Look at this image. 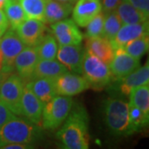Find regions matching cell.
I'll return each instance as SVG.
<instances>
[{"label":"cell","mask_w":149,"mask_h":149,"mask_svg":"<svg viewBox=\"0 0 149 149\" xmlns=\"http://www.w3.org/2000/svg\"><path fill=\"white\" fill-rule=\"evenodd\" d=\"M47 1V0H19L27 18L37 19L43 22Z\"/></svg>","instance_id":"obj_27"},{"label":"cell","mask_w":149,"mask_h":149,"mask_svg":"<svg viewBox=\"0 0 149 149\" xmlns=\"http://www.w3.org/2000/svg\"><path fill=\"white\" fill-rule=\"evenodd\" d=\"M53 37L60 46L78 45L83 40V35L76 23L71 19L65 18L54 22L51 26Z\"/></svg>","instance_id":"obj_8"},{"label":"cell","mask_w":149,"mask_h":149,"mask_svg":"<svg viewBox=\"0 0 149 149\" xmlns=\"http://www.w3.org/2000/svg\"><path fill=\"white\" fill-rule=\"evenodd\" d=\"M8 26H9V23L5 15V13L2 8H0V29L3 31H7Z\"/></svg>","instance_id":"obj_35"},{"label":"cell","mask_w":149,"mask_h":149,"mask_svg":"<svg viewBox=\"0 0 149 149\" xmlns=\"http://www.w3.org/2000/svg\"><path fill=\"white\" fill-rule=\"evenodd\" d=\"M123 50L136 59H140L148 52L149 48L148 35L136 38L123 46Z\"/></svg>","instance_id":"obj_28"},{"label":"cell","mask_w":149,"mask_h":149,"mask_svg":"<svg viewBox=\"0 0 149 149\" xmlns=\"http://www.w3.org/2000/svg\"><path fill=\"white\" fill-rule=\"evenodd\" d=\"M118 83V89L123 95L128 96L131 91L144 85H148L149 83V65L148 61L142 67H138L133 72L123 78L122 80L117 81Z\"/></svg>","instance_id":"obj_17"},{"label":"cell","mask_w":149,"mask_h":149,"mask_svg":"<svg viewBox=\"0 0 149 149\" xmlns=\"http://www.w3.org/2000/svg\"><path fill=\"white\" fill-rule=\"evenodd\" d=\"M38 61L35 47H26L15 59L14 70L25 84L33 79Z\"/></svg>","instance_id":"obj_12"},{"label":"cell","mask_w":149,"mask_h":149,"mask_svg":"<svg viewBox=\"0 0 149 149\" xmlns=\"http://www.w3.org/2000/svg\"><path fill=\"white\" fill-rule=\"evenodd\" d=\"M95 91H102L111 84L113 75L109 65L85 51L82 64V73Z\"/></svg>","instance_id":"obj_4"},{"label":"cell","mask_w":149,"mask_h":149,"mask_svg":"<svg viewBox=\"0 0 149 149\" xmlns=\"http://www.w3.org/2000/svg\"><path fill=\"white\" fill-rule=\"evenodd\" d=\"M139 65L140 60L130 56L123 47L118 48L114 51L113 57L109 64L113 75V80H121L139 67Z\"/></svg>","instance_id":"obj_9"},{"label":"cell","mask_w":149,"mask_h":149,"mask_svg":"<svg viewBox=\"0 0 149 149\" xmlns=\"http://www.w3.org/2000/svg\"><path fill=\"white\" fill-rule=\"evenodd\" d=\"M130 104L139 108L146 116L149 117V85H144L133 89L129 94Z\"/></svg>","instance_id":"obj_25"},{"label":"cell","mask_w":149,"mask_h":149,"mask_svg":"<svg viewBox=\"0 0 149 149\" xmlns=\"http://www.w3.org/2000/svg\"><path fill=\"white\" fill-rule=\"evenodd\" d=\"M26 47L15 30H7L0 39V51L3 56L2 71L12 74L14 70V61L17 55Z\"/></svg>","instance_id":"obj_7"},{"label":"cell","mask_w":149,"mask_h":149,"mask_svg":"<svg viewBox=\"0 0 149 149\" xmlns=\"http://www.w3.org/2000/svg\"><path fill=\"white\" fill-rule=\"evenodd\" d=\"M85 49L78 45H64L58 47L56 59L66 69L74 74L82 73V64Z\"/></svg>","instance_id":"obj_11"},{"label":"cell","mask_w":149,"mask_h":149,"mask_svg":"<svg viewBox=\"0 0 149 149\" xmlns=\"http://www.w3.org/2000/svg\"><path fill=\"white\" fill-rule=\"evenodd\" d=\"M33 145L29 144H22V143H10L3 146L2 148L3 149H29L32 148Z\"/></svg>","instance_id":"obj_34"},{"label":"cell","mask_w":149,"mask_h":149,"mask_svg":"<svg viewBox=\"0 0 149 149\" xmlns=\"http://www.w3.org/2000/svg\"><path fill=\"white\" fill-rule=\"evenodd\" d=\"M26 47H36L46 35L45 23L37 19L26 18L15 30Z\"/></svg>","instance_id":"obj_13"},{"label":"cell","mask_w":149,"mask_h":149,"mask_svg":"<svg viewBox=\"0 0 149 149\" xmlns=\"http://www.w3.org/2000/svg\"><path fill=\"white\" fill-rule=\"evenodd\" d=\"M56 95L73 96L79 95L90 88V85L84 76L66 72L54 79Z\"/></svg>","instance_id":"obj_10"},{"label":"cell","mask_w":149,"mask_h":149,"mask_svg":"<svg viewBox=\"0 0 149 149\" xmlns=\"http://www.w3.org/2000/svg\"><path fill=\"white\" fill-rule=\"evenodd\" d=\"M134 8L141 11L144 15L149 16V0H125Z\"/></svg>","instance_id":"obj_32"},{"label":"cell","mask_w":149,"mask_h":149,"mask_svg":"<svg viewBox=\"0 0 149 149\" xmlns=\"http://www.w3.org/2000/svg\"><path fill=\"white\" fill-rule=\"evenodd\" d=\"M115 11L122 22L123 25L140 23L148 21V17L125 0H122Z\"/></svg>","instance_id":"obj_22"},{"label":"cell","mask_w":149,"mask_h":149,"mask_svg":"<svg viewBox=\"0 0 149 149\" xmlns=\"http://www.w3.org/2000/svg\"><path fill=\"white\" fill-rule=\"evenodd\" d=\"M3 8L11 29L16 30L17 27L27 18L19 0H6Z\"/></svg>","instance_id":"obj_23"},{"label":"cell","mask_w":149,"mask_h":149,"mask_svg":"<svg viewBox=\"0 0 149 149\" xmlns=\"http://www.w3.org/2000/svg\"><path fill=\"white\" fill-rule=\"evenodd\" d=\"M69 72L64 65L59 61L53 60H39L37 62L33 79L39 77H47L51 79H56L61 74ZM32 79V80H33Z\"/></svg>","instance_id":"obj_21"},{"label":"cell","mask_w":149,"mask_h":149,"mask_svg":"<svg viewBox=\"0 0 149 149\" xmlns=\"http://www.w3.org/2000/svg\"><path fill=\"white\" fill-rule=\"evenodd\" d=\"M13 112L9 109V108L5 104V103L0 100V128H2L6 123L16 117Z\"/></svg>","instance_id":"obj_31"},{"label":"cell","mask_w":149,"mask_h":149,"mask_svg":"<svg viewBox=\"0 0 149 149\" xmlns=\"http://www.w3.org/2000/svg\"><path fill=\"white\" fill-rule=\"evenodd\" d=\"M148 21L134 23V24H124L122 25L113 39L109 41L113 50L123 47L125 44L133 41L136 38L148 35Z\"/></svg>","instance_id":"obj_16"},{"label":"cell","mask_w":149,"mask_h":149,"mask_svg":"<svg viewBox=\"0 0 149 149\" xmlns=\"http://www.w3.org/2000/svg\"><path fill=\"white\" fill-rule=\"evenodd\" d=\"M11 74H8V73H6V72H3V71H0V90H1V86H2V84L3 83V81L5 80V79Z\"/></svg>","instance_id":"obj_36"},{"label":"cell","mask_w":149,"mask_h":149,"mask_svg":"<svg viewBox=\"0 0 149 149\" xmlns=\"http://www.w3.org/2000/svg\"><path fill=\"white\" fill-rule=\"evenodd\" d=\"M35 48L39 60H53L56 58L58 43L52 34H46Z\"/></svg>","instance_id":"obj_24"},{"label":"cell","mask_w":149,"mask_h":149,"mask_svg":"<svg viewBox=\"0 0 149 149\" xmlns=\"http://www.w3.org/2000/svg\"><path fill=\"white\" fill-rule=\"evenodd\" d=\"M104 122L110 133L116 136L128 135V104L118 97H109L103 104Z\"/></svg>","instance_id":"obj_3"},{"label":"cell","mask_w":149,"mask_h":149,"mask_svg":"<svg viewBox=\"0 0 149 149\" xmlns=\"http://www.w3.org/2000/svg\"><path fill=\"white\" fill-rule=\"evenodd\" d=\"M56 1H58L61 3H70V4H74L76 3L77 0H56Z\"/></svg>","instance_id":"obj_37"},{"label":"cell","mask_w":149,"mask_h":149,"mask_svg":"<svg viewBox=\"0 0 149 149\" xmlns=\"http://www.w3.org/2000/svg\"><path fill=\"white\" fill-rule=\"evenodd\" d=\"M72 4L61 3L56 0H47L45 7L44 22L52 24L54 22L63 20L72 13Z\"/></svg>","instance_id":"obj_20"},{"label":"cell","mask_w":149,"mask_h":149,"mask_svg":"<svg viewBox=\"0 0 149 149\" xmlns=\"http://www.w3.org/2000/svg\"><path fill=\"white\" fill-rule=\"evenodd\" d=\"M3 56L2 52L0 51V71L3 69Z\"/></svg>","instance_id":"obj_38"},{"label":"cell","mask_w":149,"mask_h":149,"mask_svg":"<svg viewBox=\"0 0 149 149\" xmlns=\"http://www.w3.org/2000/svg\"><path fill=\"white\" fill-rule=\"evenodd\" d=\"M25 83L17 74H9L0 90V100L5 103L15 115L22 116L21 100Z\"/></svg>","instance_id":"obj_6"},{"label":"cell","mask_w":149,"mask_h":149,"mask_svg":"<svg viewBox=\"0 0 149 149\" xmlns=\"http://www.w3.org/2000/svg\"><path fill=\"white\" fill-rule=\"evenodd\" d=\"M73 108L70 96L56 95L43 106L42 124L45 129L55 130L58 128L69 115Z\"/></svg>","instance_id":"obj_5"},{"label":"cell","mask_w":149,"mask_h":149,"mask_svg":"<svg viewBox=\"0 0 149 149\" xmlns=\"http://www.w3.org/2000/svg\"><path fill=\"white\" fill-rule=\"evenodd\" d=\"M101 11L102 3L100 0H77L72 9L73 21L76 25L85 27Z\"/></svg>","instance_id":"obj_15"},{"label":"cell","mask_w":149,"mask_h":149,"mask_svg":"<svg viewBox=\"0 0 149 149\" xmlns=\"http://www.w3.org/2000/svg\"><path fill=\"white\" fill-rule=\"evenodd\" d=\"M121 2H122V0H103V2H102V9H104V13L115 10L118 5Z\"/></svg>","instance_id":"obj_33"},{"label":"cell","mask_w":149,"mask_h":149,"mask_svg":"<svg viewBox=\"0 0 149 149\" xmlns=\"http://www.w3.org/2000/svg\"><path fill=\"white\" fill-rule=\"evenodd\" d=\"M43 106L44 104L25 84L21 100L22 116L39 125L42 123Z\"/></svg>","instance_id":"obj_14"},{"label":"cell","mask_w":149,"mask_h":149,"mask_svg":"<svg viewBox=\"0 0 149 149\" xmlns=\"http://www.w3.org/2000/svg\"><path fill=\"white\" fill-rule=\"evenodd\" d=\"M42 136V129L39 125L16 116L0 128V148L10 143L33 145Z\"/></svg>","instance_id":"obj_2"},{"label":"cell","mask_w":149,"mask_h":149,"mask_svg":"<svg viewBox=\"0 0 149 149\" xmlns=\"http://www.w3.org/2000/svg\"><path fill=\"white\" fill-rule=\"evenodd\" d=\"M122 22L117 14L116 11L113 10L105 13L104 29L101 37L111 41L115 37L120 27H122Z\"/></svg>","instance_id":"obj_29"},{"label":"cell","mask_w":149,"mask_h":149,"mask_svg":"<svg viewBox=\"0 0 149 149\" xmlns=\"http://www.w3.org/2000/svg\"><path fill=\"white\" fill-rule=\"evenodd\" d=\"M6 0H0V8H3V5H4V3H5Z\"/></svg>","instance_id":"obj_39"},{"label":"cell","mask_w":149,"mask_h":149,"mask_svg":"<svg viewBox=\"0 0 149 149\" xmlns=\"http://www.w3.org/2000/svg\"><path fill=\"white\" fill-rule=\"evenodd\" d=\"M128 135L140 132L148 124L149 117L146 116L139 108L128 104Z\"/></svg>","instance_id":"obj_26"},{"label":"cell","mask_w":149,"mask_h":149,"mask_svg":"<svg viewBox=\"0 0 149 149\" xmlns=\"http://www.w3.org/2000/svg\"><path fill=\"white\" fill-rule=\"evenodd\" d=\"M5 32H6V31H3V30L0 29V39H1V37H2V36L3 35V33H4Z\"/></svg>","instance_id":"obj_40"},{"label":"cell","mask_w":149,"mask_h":149,"mask_svg":"<svg viewBox=\"0 0 149 149\" xmlns=\"http://www.w3.org/2000/svg\"><path fill=\"white\" fill-rule=\"evenodd\" d=\"M104 17H105V13L101 11L87 24L86 32H85V36L87 37V38L101 37L104 29Z\"/></svg>","instance_id":"obj_30"},{"label":"cell","mask_w":149,"mask_h":149,"mask_svg":"<svg viewBox=\"0 0 149 149\" xmlns=\"http://www.w3.org/2000/svg\"><path fill=\"white\" fill-rule=\"evenodd\" d=\"M89 118L85 109L77 105L70 112L56 137L66 149L89 148Z\"/></svg>","instance_id":"obj_1"},{"label":"cell","mask_w":149,"mask_h":149,"mask_svg":"<svg viewBox=\"0 0 149 149\" xmlns=\"http://www.w3.org/2000/svg\"><path fill=\"white\" fill-rule=\"evenodd\" d=\"M86 51L108 65L114 55L110 42L103 37H89L86 42Z\"/></svg>","instance_id":"obj_18"},{"label":"cell","mask_w":149,"mask_h":149,"mask_svg":"<svg viewBox=\"0 0 149 149\" xmlns=\"http://www.w3.org/2000/svg\"><path fill=\"white\" fill-rule=\"evenodd\" d=\"M26 85L44 104L56 95L53 79L47 77L34 78Z\"/></svg>","instance_id":"obj_19"}]
</instances>
